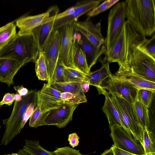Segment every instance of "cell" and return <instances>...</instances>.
I'll return each instance as SVG.
<instances>
[{
	"label": "cell",
	"mask_w": 155,
	"mask_h": 155,
	"mask_svg": "<svg viewBox=\"0 0 155 155\" xmlns=\"http://www.w3.org/2000/svg\"><path fill=\"white\" fill-rule=\"evenodd\" d=\"M78 105L64 103L59 107L41 113L34 127L43 125L64 127L72 120L73 113Z\"/></svg>",
	"instance_id": "7"
},
{
	"label": "cell",
	"mask_w": 155,
	"mask_h": 155,
	"mask_svg": "<svg viewBox=\"0 0 155 155\" xmlns=\"http://www.w3.org/2000/svg\"><path fill=\"white\" fill-rule=\"evenodd\" d=\"M41 112L40 102L39 100L37 98V106L35 108L30 118L29 126L30 127H34V125L39 118Z\"/></svg>",
	"instance_id": "38"
},
{
	"label": "cell",
	"mask_w": 155,
	"mask_h": 155,
	"mask_svg": "<svg viewBox=\"0 0 155 155\" xmlns=\"http://www.w3.org/2000/svg\"><path fill=\"white\" fill-rule=\"evenodd\" d=\"M50 16V12L48 9L46 12L38 15L21 17L15 21V25L19 29L18 33H31L35 28L47 21Z\"/></svg>",
	"instance_id": "18"
},
{
	"label": "cell",
	"mask_w": 155,
	"mask_h": 155,
	"mask_svg": "<svg viewBox=\"0 0 155 155\" xmlns=\"http://www.w3.org/2000/svg\"><path fill=\"white\" fill-rule=\"evenodd\" d=\"M111 147L114 155H139L115 147L113 145ZM142 155H146V154H144Z\"/></svg>",
	"instance_id": "43"
},
{
	"label": "cell",
	"mask_w": 155,
	"mask_h": 155,
	"mask_svg": "<svg viewBox=\"0 0 155 155\" xmlns=\"http://www.w3.org/2000/svg\"><path fill=\"white\" fill-rule=\"evenodd\" d=\"M146 155H155V153H148L146 154Z\"/></svg>",
	"instance_id": "51"
},
{
	"label": "cell",
	"mask_w": 155,
	"mask_h": 155,
	"mask_svg": "<svg viewBox=\"0 0 155 155\" xmlns=\"http://www.w3.org/2000/svg\"><path fill=\"white\" fill-rule=\"evenodd\" d=\"M114 75L138 89H145L155 92V82L143 78L134 73L126 66H119Z\"/></svg>",
	"instance_id": "17"
},
{
	"label": "cell",
	"mask_w": 155,
	"mask_h": 155,
	"mask_svg": "<svg viewBox=\"0 0 155 155\" xmlns=\"http://www.w3.org/2000/svg\"><path fill=\"white\" fill-rule=\"evenodd\" d=\"M76 8V5L69 7L64 11L58 13L55 16V20L65 18L71 15L74 11Z\"/></svg>",
	"instance_id": "40"
},
{
	"label": "cell",
	"mask_w": 155,
	"mask_h": 155,
	"mask_svg": "<svg viewBox=\"0 0 155 155\" xmlns=\"http://www.w3.org/2000/svg\"><path fill=\"white\" fill-rule=\"evenodd\" d=\"M1 107V105L0 104V109Z\"/></svg>",
	"instance_id": "53"
},
{
	"label": "cell",
	"mask_w": 155,
	"mask_h": 155,
	"mask_svg": "<svg viewBox=\"0 0 155 155\" xmlns=\"http://www.w3.org/2000/svg\"><path fill=\"white\" fill-rule=\"evenodd\" d=\"M111 100L117 110L125 129L132 135L134 139L142 145L144 128L139 124L136 116L133 104L117 94L110 95Z\"/></svg>",
	"instance_id": "5"
},
{
	"label": "cell",
	"mask_w": 155,
	"mask_h": 155,
	"mask_svg": "<svg viewBox=\"0 0 155 155\" xmlns=\"http://www.w3.org/2000/svg\"><path fill=\"white\" fill-rule=\"evenodd\" d=\"M155 93V92L148 89H138L137 95L136 100L149 108L151 106L154 98Z\"/></svg>",
	"instance_id": "30"
},
{
	"label": "cell",
	"mask_w": 155,
	"mask_h": 155,
	"mask_svg": "<svg viewBox=\"0 0 155 155\" xmlns=\"http://www.w3.org/2000/svg\"><path fill=\"white\" fill-rule=\"evenodd\" d=\"M36 104L37 98L29 106L24 114L22 123L23 127L28 120L30 118Z\"/></svg>",
	"instance_id": "39"
},
{
	"label": "cell",
	"mask_w": 155,
	"mask_h": 155,
	"mask_svg": "<svg viewBox=\"0 0 155 155\" xmlns=\"http://www.w3.org/2000/svg\"><path fill=\"white\" fill-rule=\"evenodd\" d=\"M59 30L61 41L58 61L67 67L75 69L73 63V54L76 43L75 30L73 23L67 25Z\"/></svg>",
	"instance_id": "11"
},
{
	"label": "cell",
	"mask_w": 155,
	"mask_h": 155,
	"mask_svg": "<svg viewBox=\"0 0 155 155\" xmlns=\"http://www.w3.org/2000/svg\"><path fill=\"white\" fill-rule=\"evenodd\" d=\"M126 18L138 32L145 36L153 35L155 31L154 0H127Z\"/></svg>",
	"instance_id": "1"
},
{
	"label": "cell",
	"mask_w": 155,
	"mask_h": 155,
	"mask_svg": "<svg viewBox=\"0 0 155 155\" xmlns=\"http://www.w3.org/2000/svg\"><path fill=\"white\" fill-rule=\"evenodd\" d=\"M113 74L110 69L109 63L104 64L99 69L85 74L86 81L90 85H93L98 88L102 82Z\"/></svg>",
	"instance_id": "20"
},
{
	"label": "cell",
	"mask_w": 155,
	"mask_h": 155,
	"mask_svg": "<svg viewBox=\"0 0 155 155\" xmlns=\"http://www.w3.org/2000/svg\"><path fill=\"white\" fill-rule=\"evenodd\" d=\"M145 42L131 47L127 60L123 65L128 67L143 78L155 82V58L142 48V45Z\"/></svg>",
	"instance_id": "6"
},
{
	"label": "cell",
	"mask_w": 155,
	"mask_h": 155,
	"mask_svg": "<svg viewBox=\"0 0 155 155\" xmlns=\"http://www.w3.org/2000/svg\"><path fill=\"white\" fill-rule=\"evenodd\" d=\"M137 119L141 126L148 129L150 126L149 108L137 100L133 104Z\"/></svg>",
	"instance_id": "24"
},
{
	"label": "cell",
	"mask_w": 155,
	"mask_h": 155,
	"mask_svg": "<svg viewBox=\"0 0 155 155\" xmlns=\"http://www.w3.org/2000/svg\"><path fill=\"white\" fill-rule=\"evenodd\" d=\"M61 91L56 88L51 84H44L42 89L36 92V94L40 98L54 102H62L61 98Z\"/></svg>",
	"instance_id": "22"
},
{
	"label": "cell",
	"mask_w": 155,
	"mask_h": 155,
	"mask_svg": "<svg viewBox=\"0 0 155 155\" xmlns=\"http://www.w3.org/2000/svg\"><path fill=\"white\" fill-rule=\"evenodd\" d=\"M79 137L76 133H73L69 135L68 141L69 145L72 148L78 146L79 143Z\"/></svg>",
	"instance_id": "41"
},
{
	"label": "cell",
	"mask_w": 155,
	"mask_h": 155,
	"mask_svg": "<svg viewBox=\"0 0 155 155\" xmlns=\"http://www.w3.org/2000/svg\"><path fill=\"white\" fill-rule=\"evenodd\" d=\"M39 52L31 33H17L15 37L0 50V58L12 59L24 65L35 62Z\"/></svg>",
	"instance_id": "2"
},
{
	"label": "cell",
	"mask_w": 155,
	"mask_h": 155,
	"mask_svg": "<svg viewBox=\"0 0 155 155\" xmlns=\"http://www.w3.org/2000/svg\"><path fill=\"white\" fill-rule=\"evenodd\" d=\"M14 89L22 97L27 95L29 93V91L23 85L15 86L14 87Z\"/></svg>",
	"instance_id": "44"
},
{
	"label": "cell",
	"mask_w": 155,
	"mask_h": 155,
	"mask_svg": "<svg viewBox=\"0 0 155 155\" xmlns=\"http://www.w3.org/2000/svg\"><path fill=\"white\" fill-rule=\"evenodd\" d=\"M97 89L99 94L105 96L112 94H118L132 104L136 100L138 90L114 75L105 80Z\"/></svg>",
	"instance_id": "9"
},
{
	"label": "cell",
	"mask_w": 155,
	"mask_h": 155,
	"mask_svg": "<svg viewBox=\"0 0 155 155\" xmlns=\"http://www.w3.org/2000/svg\"><path fill=\"white\" fill-rule=\"evenodd\" d=\"M65 67L62 62L58 61L50 83L65 82L64 74Z\"/></svg>",
	"instance_id": "34"
},
{
	"label": "cell",
	"mask_w": 155,
	"mask_h": 155,
	"mask_svg": "<svg viewBox=\"0 0 155 155\" xmlns=\"http://www.w3.org/2000/svg\"><path fill=\"white\" fill-rule=\"evenodd\" d=\"M143 50L150 56L155 58V35L153 36L142 45Z\"/></svg>",
	"instance_id": "35"
},
{
	"label": "cell",
	"mask_w": 155,
	"mask_h": 155,
	"mask_svg": "<svg viewBox=\"0 0 155 155\" xmlns=\"http://www.w3.org/2000/svg\"><path fill=\"white\" fill-rule=\"evenodd\" d=\"M4 155H18V153H13L11 154H7Z\"/></svg>",
	"instance_id": "50"
},
{
	"label": "cell",
	"mask_w": 155,
	"mask_h": 155,
	"mask_svg": "<svg viewBox=\"0 0 155 155\" xmlns=\"http://www.w3.org/2000/svg\"><path fill=\"white\" fill-rule=\"evenodd\" d=\"M35 62L36 75L38 79L48 81V74L45 57L43 52L39 53L38 57Z\"/></svg>",
	"instance_id": "26"
},
{
	"label": "cell",
	"mask_w": 155,
	"mask_h": 155,
	"mask_svg": "<svg viewBox=\"0 0 155 155\" xmlns=\"http://www.w3.org/2000/svg\"><path fill=\"white\" fill-rule=\"evenodd\" d=\"M61 98L64 103L73 104H79L87 101L84 94H77L68 92H63L61 94Z\"/></svg>",
	"instance_id": "29"
},
{
	"label": "cell",
	"mask_w": 155,
	"mask_h": 155,
	"mask_svg": "<svg viewBox=\"0 0 155 155\" xmlns=\"http://www.w3.org/2000/svg\"><path fill=\"white\" fill-rule=\"evenodd\" d=\"M36 98L35 90L29 91L26 96L22 97L21 100L15 101L13 109L10 116L3 120L5 129L1 140L0 144L6 146L20 134L23 127L22 123L24 114L30 104Z\"/></svg>",
	"instance_id": "4"
},
{
	"label": "cell",
	"mask_w": 155,
	"mask_h": 155,
	"mask_svg": "<svg viewBox=\"0 0 155 155\" xmlns=\"http://www.w3.org/2000/svg\"><path fill=\"white\" fill-rule=\"evenodd\" d=\"M105 98L104 104L102 109L107 117L110 129L116 125H120L125 128L117 110L111 101L110 95H105Z\"/></svg>",
	"instance_id": "21"
},
{
	"label": "cell",
	"mask_w": 155,
	"mask_h": 155,
	"mask_svg": "<svg viewBox=\"0 0 155 155\" xmlns=\"http://www.w3.org/2000/svg\"><path fill=\"white\" fill-rule=\"evenodd\" d=\"M22 149L31 155H56L42 147L38 140H25Z\"/></svg>",
	"instance_id": "25"
},
{
	"label": "cell",
	"mask_w": 155,
	"mask_h": 155,
	"mask_svg": "<svg viewBox=\"0 0 155 155\" xmlns=\"http://www.w3.org/2000/svg\"><path fill=\"white\" fill-rule=\"evenodd\" d=\"M15 94L7 93L5 94L2 100L0 102V105L6 104L8 106L11 105L15 101L14 97Z\"/></svg>",
	"instance_id": "42"
},
{
	"label": "cell",
	"mask_w": 155,
	"mask_h": 155,
	"mask_svg": "<svg viewBox=\"0 0 155 155\" xmlns=\"http://www.w3.org/2000/svg\"><path fill=\"white\" fill-rule=\"evenodd\" d=\"M119 1V0L104 1L101 4L88 12L87 15L90 18L95 16L107 10Z\"/></svg>",
	"instance_id": "33"
},
{
	"label": "cell",
	"mask_w": 155,
	"mask_h": 155,
	"mask_svg": "<svg viewBox=\"0 0 155 155\" xmlns=\"http://www.w3.org/2000/svg\"><path fill=\"white\" fill-rule=\"evenodd\" d=\"M100 155H114V154L111 147L109 149L105 150Z\"/></svg>",
	"instance_id": "47"
},
{
	"label": "cell",
	"mask_w": 155,
	"mask_h": 155,
	"mask_svg": "<svg viewBox=\"0 0 155 155\" xmlns=\"http://www.w3.org/2000/svg\"><path fill=\"white\" fill-rule=\"evenodd\" d=\"M110 129L114 146L134 154H145L142 145L134 139L126 129L120 125H116L111 127Z\"/></svg>",
	"instance_id": "10"
},
{
	"label": "cell",
	"mask_w": 155,
	"mask_h": 155,
	"mask_svg": "<svg viewBox=\"0 0 155 155\" xmlns=\"http://www.w3.org/2000/svg\"><path fill=\"white\" fill-rule=\"evenodd\" d=\"M64 74L65 82H78L86 80L85 74L75 69L65 67Z\"/></svg>",
	"instance_id": "31"
},
{
	"label": "cell",
	"mask_w": 155,
	"mask_h": 155,
	"mask_svg": "<svg viewBox=\"0 0 155 155\" xmlns=\"http://www.w3.org/2000/svg\"><path fill=\"white\" fill-rule=\"evenodd\" d=\"M89 82L86 80L82 81L81 82V87L84 93L88 91L89 89Z\"/></svg>",
	"instance_id": "45"
},
{
	"label": "cell",
	"mask_w": 155,
	"mask_h": 155,
	"mask_svg": "<svg viewBox=\"0 0 155 155\" xmlns=\"http://www.w3.org/2000/svg\"><path fill=\"white\" fill-rule=\"evenodd\" d=\"M73 61L75 69L86 74L90 72L87 63L85 55L81 49L75 43L74 45Z\"/></svg>",
	"instance_id": "23"
},
{
	"label": "cell",
	"mask_w": 155,
	"mask_h": 155,
	"mask_svg": "<svg viewBox=\"0 0 155 155\" xmlns=\"http://www.w3.org/2000/svg\"><path fill=\"white\" fill-rule=\"evenodd\" d=\"M22 98V97L18 93H17L16 94H15L14 97V101L19 102L21 101Z\"/></svg>",
	"instance_id": "48"
},
{
	"label": "cell",
	"mask_w": 155,
	"mask_h": 155,
	"mask_svg": "<svg viewBox=\"0 0 155 155\" xmlns=\"http://www.w3.org/2000/svg\"><path fill=\"white\" fill-rule=\"evenodd\" d=\"M76 43L84 53L90 70L106 51L104 44L99 47L94 46L83 35L76 30Z\"/></svg>",
	"instance_id": "15"
},
{
	"label": "cell",
	"mask_w": 155,
	"mask_h": 155,
	"mask_svg": "<svg viewBox=\"0 0 155 155\" xmlns=\"http://www.w3.org/2000/svg\"><path fill=\"white\" fill-rule=\"evenodd\" d=\"M15 24L14 21H13L6 24L5 25L0 27V33L3 31L14 26Z\"/></svg>",
	"instance_id": "46"
},
{
	"label": "cell",
	"mask_w": 155,
	"mask_h": 155,
	"mask_svg": "<svg viewBox=\"0 0 155 155\" xmlns=\"http://www.w3.org/2000/svg\"><path fill=\"white\" fill-rule=\"evenodd\" d=\"M53 152L56 155H84L79 150L68 146L57 148Z\"/></svg>",
	"instance_id": "37"
},
{
	"label": "cell",
	"mask_w": 155,
	"mask_h": 155,
	"mask_svg": "<svg viewBox=\"0 0 155 155\" xmlns=\"http://www.w3.org/2000/svg\"><path fill=\"white\" fill-rule=\"evenodd\" d=\"M1 128V126L0 125V130Z\"/></svg>",
	"instance_id": "52"
},
{
	"label": "cell",
	"mask_w": 155,
	"mask_h": 155,
	"mask_svg": "<svg viewBox=\"0 0 155 155\" xmlns=\"http://www.w3.org/2000/svg\"><path fill=\"white\" fill-rule=\"evenodd\" d=\"M24 65L12 59L0 58V82L5 83L10 87L14 83V76Z\"/></svg>",
	"instance_id": "19"
},
{
	"label": "cell",
	"mask_w": 155,
	"mask_h": 155,
	"mask_svg": "<svg viewBox=\"0 0 155 155\" xmlns=\"http://www.w3.org/2000/svg\"><path fill=\"white\" fill-rule=\"evenodd\" d=\"M17 34L16 26H14L0 33V50L6 45Z\"/></svg>",
	"instance_id": "32"
},
{
	"label": "cell",
	"mask_w": 155,
	"mask_h": 155,
	"mask_svg": "<svg viewBox=\"0 0 155 155\" xmlns=\"http://www.w3.org/2000/svg\"><path fill=\"white\" fill-rule=\"evenodd\" d=\"M17 153L18 155H31L25 152L22 149H19L18 150Z\"/></svg>",
	"instance_id": "49"
},
{
	"label": "cell",
	"mask_w": 155,
	"mask_h": 155,
	"mask_svg": "<svg viewBox=\"0 0 155 155\" xmlns=\"http://www.w3.org/2000/svg\"><path fill=\"white\" fill-rule=\"evenodd\" d=\"M126 4L125 2L117 3L110 10L108 17L107 36L104 45L107 53L112 49L116 42L125 21Z\"/></svg>",
	"instance_id": "8"
},
{
	"label": "cell",
	"mask_w": 155,
	"mask_h": 155,
	"mask_svg": "<svg viewBox=\"0 0 155 155\" xmlns=\"http://www.w3.org/2000/svg\"><path fill=\"white\" fill-rule=\"evenodd\" d=\"M36 97L40 102L41 113L49 110L59 107L64 103L62 102H54L45 100L40 98L37 94Z\"/></svg>",
	"instance_id": "36"
},
{
	"label": "cell",
	"mask_w": 155,
	"mask_h": 155,
	"mask_svg": "<svg viewBox=\"0 0 155 155\" xmlns=\"http://www.w3.org/2000/svg\"><path fill=\"white\" fill-rule=\"evenodd\" d=\"M81 82H64L54 83V86L62 92H68L77 94H83L81 86Z\"/></svg>",
	"instance_id": "27"
},
{
	"label": "cell",
	"mask_w": 155,
	"mask_h": 155,
	"mask_svg": "<svg viewBox=\"0 0 155 155\" xmlns=\"http://www.w3.org/2000/svg\"><path fill=\"white\" fill-rule=\"evenodd\" d=\"M103 0H86L79 1L75 4L76 8L71 15L62 18L55 20L54 30L59 29L65 25L77 21L81 15L90 12Z\"/></svg>",
	"instance_id": "16"
},
{
	"label": "cell",
	"mask_w": 155,
	"mask_h": 155,
	"mask_svg": "<svg viewBox=\"0 0 155 155\" xmlns=\"http://www.w3.org/2000/svg\"><path fill=\"white\" fill-rule=\"evenodd\" d=\"M147 39L136 31L125 21L122 30L112 49L105 54L107 63L117 62L119 66L125 64L129 55L131 47L134 45L146 41Z\"/></svg>",
	"instance_id": "3"
},
{
	"label": "cell",
	"mask_w": 155,
	"mask_h": 155,
	"mask_svg": "<svg viewBox=\"0 0 155 155\" xmlns=\"http://www.w3.org/2000/svg\"><path fill=\"white\" fill-rule=\"evenodd\" d=\"M51 14L49 19L31 31L39 53L43 52L51 35L54 32L56 16L59 9L57 6L48 9Z\"/></svg>",
	"instance_id": "12"
},
{
	"label": "cell",
	"mask_w": 155,
	"mask_h": 155,
	"mask_svg": "<svg viewBox=\"0 0 155 155\" xmlns=\"http://www.w3.org/2000/svg\"><path fill=\"white\" fill-rule=\"evenodd\" d=\"M61 41V35L59 30L54 31L43 53L47 65L50 83L58 61Z\"/></svg>",
	"instance_id": "13"
},
{
	"label": "cell",
	"mask_w": 155,
	"mask_h": 155,
	"mask_svg": "<svg viewBox=\"0 0 155 155\" xmlns=\"http://www.w3.org/2000/svg\"><path fill=\"white\" fill-rule=\"evenodd\" d=\"M73 23L75 30L83 35L94 46L98 47L104 44L100 21L94 24L91 18L87 17L84 21Z\"/></svg>",
	"instance_id": "14"
},
{
	"label": "cell",
	"mask_w": 155,
	"mask_h": 155,
	"mask_svg": "<svg viewBox=\"0 0 155 155\" xmlns=\"http://www.w3.org/2000/svg\"><path fill=\"white\" fill-rule=\"evenodd\" d=\"M155 134L147 127L144 128L143 142L142 146L145 154L155 153Z\"/></svg>",
	"instance_id": "28"
}]
</instances>
